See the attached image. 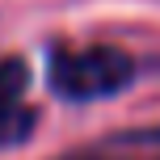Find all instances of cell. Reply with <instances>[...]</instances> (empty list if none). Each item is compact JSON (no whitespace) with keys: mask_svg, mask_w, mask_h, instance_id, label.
<instances>
[{"mask_svg":"<svg viewBox=\"0 0 160 160\" xmlns=\"http://www.w3.org/2000/svg\"><path fill=\"white\" fill-rule=\"evenodd\" d=\"M135 59L118 47H84V51H55L51 59V84L59 97L72 101H93L110 97L131 84Z\"/></svg>","mask_w":160,"mask_h":160,"instance_id":"1","label":"cell"},{"mask_svg":"<svg viewBox=\"0 0 160 160\" xmlns=\"http://www.w3.org/2000/svg\"><path fill=\"white\" fill-rule=\"evenodd\" d=\"M21 93H25V63L21 59H0V143L17 135Z\"/></svg>","mask_w":160,"mask_h":160,"instance_id":"2","label":"cell"}]
</instances>
